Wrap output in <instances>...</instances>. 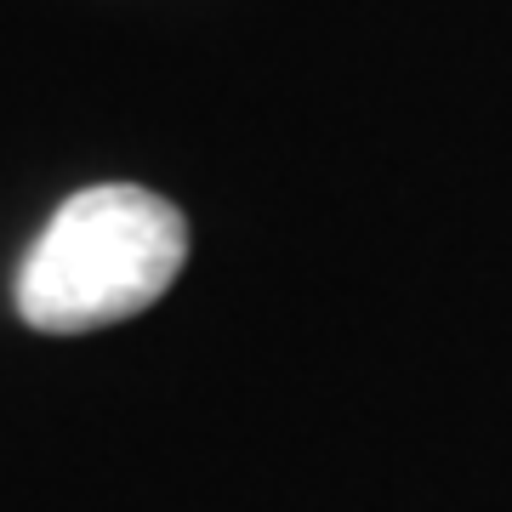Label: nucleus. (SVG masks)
I'll use <instances>...</instances> for the list:
<instances>
[{"label": "nucleus", "mask_w": 512, "mask_h": 512, "mask_svg": "<svg viewBox=\"0 0 512 512\" xmlns=\"http://www.w3.org/2000/svg\"><path fill=\"white\" fill-rule=\"evenodd\" d=\"M188 262L183 211L148 188L103 183L57 205L18 268V313L46 336L120 325L154 308Z\"/></svg>", "instance_id": "f257e3e1"}]
</instances>
